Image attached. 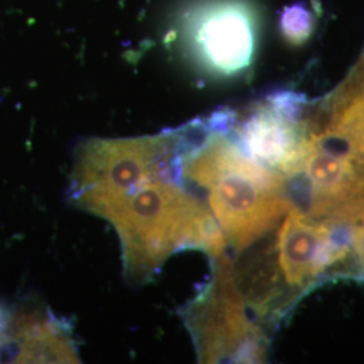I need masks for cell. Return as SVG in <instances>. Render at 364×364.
<instances>
[{
	"instance_id": "cell-1",
	"label": "cell",
	"mask_w": 364,
	"mask_h": 364,
	"mask_svg": "<svg viewBox=\"0 0 364 364\" xmlns=\"http://www.w3.org/2000/svg\"><path fill=\"white\" fill-rule=\"evenodd\" d=\"M182 33L196 61L230 77L251 65L257 49V11L246 0H205L185 15Z\"/></svg>"
},
{
	"instance_id": "cell-2",
	"label": "cell",
	"mask_w": 364,
	"mask_h": 364,
	"mask_svg": "<svg viewBox=\"0 0 364 364\" xmlns=\"http://www.w3.org/2000/svg\"><path fill=\"white\" fill-rule=\"evenodd\" d=\"M305 105V99L296 92H274L242 119L231 112L228 127L246 156L287 178L302 154Z\"/></svg>"
},
{
	"instance_id": "cell-3",
	"label": "cell",
	"mask_w": 364,
	"mask_h": 364,
	"mask_svg": "<svg viewBox=\"0 0 364 364\" xmlns=\"http://www.w3.org/2000/svg\"><path fill=\"white\" fill-rule=\"evenodd\" d=\"M350 228L313 219L293 205L277 242L278 278L289 291L299 294L326 274L335 273L351 258Z\"/></svg>"
},
{
	"instance_id": "cell-4",
	"label": "cell",
	"mask_w": 364,
	"mask_h": 364,
	"mask_svg": "<svg viewBox=\"0 0 364 364\" xmlns=\"http://www.w3.org/2000/svg\"><path fill=\"white\" fill-rule=\"evenodd\" d=\"M302 124L308 136L350 156L364 170V52L333 91L306 103Z\"/></svg>"
},
{
	"instance_id": "cell-5",
	"label": "cell",
	"mask_w": 364,
	"mask_h": 364,
	"mask_svg": "<svg viewBox=\"0 0 364 364\" xmlns=\"http://www.w3.org/2000/svg\"><path fill=\"white\" fill-rule=\"evenodd\" d=\"M314 22L312 10L305 3H296L285 9L279 27L287 42L302 45L312 36Z\"/></svg>"
},
{
	"instance_id": "cell-6",
	"label": "cell",
	"mask_w": 364,
	"mask_h": 364,
	"mask_svg": "<svg viewBox=\"0 0 364 364\" xmlns=\"http://www.w3.org/2000/svg\"><path fill=\"white\" fill-rule=\"evenodd\" d=\"M350 246L352 259L356 263L358 272L364 278V219L356 221L350 227Z\"/></svg>"
},
{
	"instance_id": "cell-7",
	"label": "cell",
	"mask_w": 364,
	"mask_h": 364,
	"mask_svg": "<svg viewBox=\"0 0 364 364\" xmlns=\"http://www.w3.org/2000/svg\"><path fill=\"white\" fill-rule=\"evenodd\" d=\"M0 326H1V313H0Z\"/></svg>"
}]
</instances>
